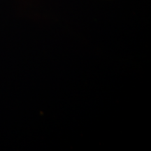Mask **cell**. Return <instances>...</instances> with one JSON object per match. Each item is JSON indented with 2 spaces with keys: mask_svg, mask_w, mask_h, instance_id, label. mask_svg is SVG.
Returning a JSON list of instances; mask_svg holds the SVG:
<instances>
[]
</instances>
